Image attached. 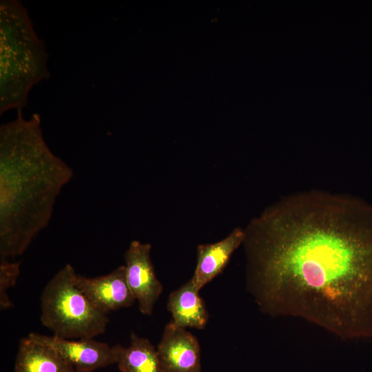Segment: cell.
I'll list each match as a JSON object with an SVG mask.
<instances>
[{
    "instance_id": "cell-1",
    "label": "cell",
    "mask_w": 372,
    "mask_h": 372,
    "mask_svg": "<svg viewBox=\"0 0 372 372\" xmlns=\"http://www.w3.org/2000/svg\"><path fill=\"white\" fill-rule=\"evenodd\" d=\"M244 231L247 287L262 311L304 319L344 340L372 339V205L300 193Z\"/></svg>"
},
{
    "instance_id": "cell-2",
    "label": "cell",
    "mask_w": 372,
    "mask_h": 372,
    "mask_svg": "<svg viewBox=\"0 0 372 372\" xmlns=\"http://www.w3.org/2000/svg\"><path fill=\"white\" fill-rule=\"evenodd\" d=\"M73 170L45 143L37 116L0 130V258L21 255L51 219Z\"/></svg>"
},
{
    "instance_id": "cell-3",
    "label": "cell",
    "mask_w": 372,
    "mask_h": 372,
    "mask_svg": "<svg viewBox=\"0 0 372 372\" xmlns=\"http://www.w3.org/2000/svg\"><path fill=\"white\" fill-rule=\"evenodd\" d=\"M76 274L66 264L48 282L41 296V322L59 338H93L105 331L108 318L76 286Z\"/></svg>"
},
{
    "instance_id": "cell-4",
    "label": "cell",
    "mask_w": 372,
    "mask_h": 372,
    "mask_svg": "<svg viewBox=\"0 0 372 372\" xmlns=\"http://www.w3.org/2000/svg\"><path fill=\"white\" fill-rule=\"evenodd\" d=\"M20 8L19 13L16 14L18 48L1 35V41L13 48L1 44V85L2 88L8 87V94L2 99L3 110L6 104L9 108L23 103L32 85L45 74L42 46L33 34L25 14Z\"/></svg>"
},
{
    "instance_id": "cell-5",
    "label": "cell",
    "mask_w": 372,
    "mask_h": 372,
    "mask_svg": "<svg viewBox=\"0 0 372 372\" xmlns=\"http://www.w3.org/2000/svg\"><path fill=\"white\" fill-rule=\"evenodd\" d=\"M151 245L133 240L124 255L127 285L144 315L152 313L163 291L150 257Z\"/></svg>"
},
{
    "instance_id": "cell-6",
    "label": "cell",
    "mask_w": 372,
    "mask_h": 372,
    "mask_svg": "<svg viewBox=\"0 0 372 372\" xmlns=\"http://www.w3.org/2000/svg\"><path fill=\"white\" fill-rule=\"evenodd\" d=\"M29 335L54 349L75 372H92L115 364L112 347L93 338L71 340L33 333Z\"/></svg>"
},
{
    "instance_id": "cell-7",
    "label": "cell",
    "mask_w": 372,
    "mask_h": 372,
    "mask_svg": "<svg viewBox=\"0 0 372 372\" xmlns=\"http://www.w3.org/2000/svg\"><path fill=\"white\" fill-rule=\"evenodd\" d=\"M75 283L90 302L105 314L129 307L136 300L127 282L125 265L94 278L76 274Z\"/></svg>"
},
{
    "instance_id": "cell-8",
    "label": "cell",
    "mask_w": 372,
    "mask_h": 372,
    "mask_svg": "<svg viewBox=\"0 0 372 372\" xmlns=\"http://www.w3.org/2000/svg\"><path fill=\"white\" fill-rule=\"evenodd\" d=\"M156 350L161 372H201L197 338L172 322L165 326Z\"/></svg>"
},
{
    "instance_id": "cell-9",
    "label": "cell",
    "mask_w": 372,
    "mask_h": 372,
    "mask_svg": "<svg viewBox=\"0 0 372 372\" xmlns=\"http://www.w3.org/2000/svg\"><path fill=\"white\" fill-rule=\"evenodd\" d=\"M244 239V229L236 228L218 242L198 246L197 263L191 280L200 290L223 270Z\"/></svg>"
},
{
    "instance_id": "cell-10",
    "label": "cell",
    "mask_w": 372,
    "mask_h": 372,
    "mask_svg": "<svg viewBox=\"0 0 372 372\" xmlns=\"http://www.w3.org/2000/svg\"><path fill=\"white\" fill-rule=\"evenodd\" d=\"M199 291L190 279L170 293L167 307L172 314V322L177 327L198 329L205 327L209 315Z\"/></svg>"
},
{
    "instance_id": "cell-11",
    "label": "cell",
    "mask_w": 372,
    "mask_h": 372,
    "mask_svg": "<svg viewBox=\"0 0 372 372\" xmlns=\"http://www.w3.org/2000/svg\"><path fill=\"white\" fill-rule=\"evenodd\" d=\"M14 372H75L49 345L28 335L21 339Z\"/></svg>"
},
{
    "instance_id": "cell-12",
    "label": "cell",
    "mask_w": 372,
    "mask_h": 372,
    "mask_svg": "<svg viewBox=\"0 0 372 372\" xmlns=\"http://www.w3.org/2000/svg\"><path fill=\"white\" fill-rule=\"evenodd\" d=\"M115 364L122 372H161L157 350L145 338L131 334L127 347H112Z\"/></svg>"
},
{
    "instance_id": "cell-13",
    "label": "cell",
    "mask_w": 372,
    "mask_h": 372,
    "mask_svg": "<svg viewBox=\"0 0 372 372\" xmlns=\"http://www.w3.org/2000/svg\"><path fill=\"white\" fill-rule=\"evenodd\" d=\"M20 274V262H11L7 259L0 258V307L7 309L14 307L7 293L8 289L13 287Z\"/></svg>"
}]
</instances>
